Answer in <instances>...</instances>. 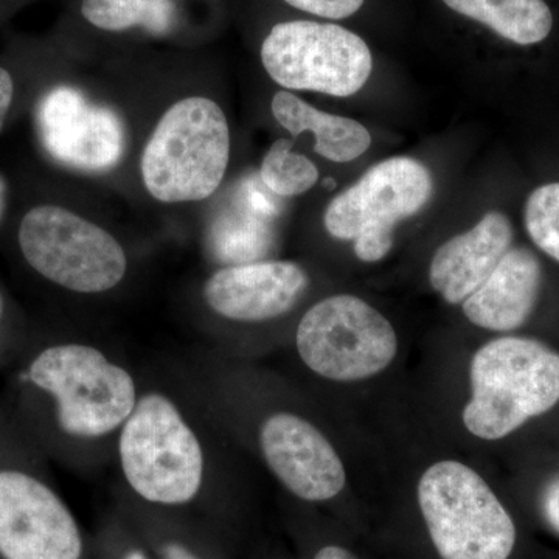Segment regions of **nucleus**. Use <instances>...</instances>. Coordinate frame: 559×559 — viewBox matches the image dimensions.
Masks as SVG:
<instances>
[{
	"label": "nucleus",
	"instance_id": "nucleus-18",
	"mask_svg": "<svg viewBox=\"0 0 559 559\" xmlns=\"http://www.w3.org/2000/svg\"><path fill=\"white\" fill-rule=\"evenodd\" d=\"M249 210L221 216L212 231V248L227 264L252 263L270 252L272 245L271 218L275 205L266 194L252 191Z\"/></svg>",
	"mask_w": 559,
	"mask_h": 559
},
{
	"label": "nucleus",
	"instance_id": "nucleus-27",
	"mask_svg": "<svg viewBox=\"0 0 559 559\" xmlns=\"http://www.w3.org/2000/svg\"><path fill=\"white\" fill-rule=\"evenodd\" d=\"M7 205H9V183L0 175V223H2L3 216H5Z\"/></svg>",
	"mask_w": 559,
	"mask_h": 559
},
{
	"label": "nucleus",
	"instance_id": "nucleus-25",
	"mask_svg": "<svg viewBox=\"0 0 559 559\" xmlns=\"http://www.w3.org/2000/svg\"><path fill=\"white\" fill-rule=\"evenodd\" d=\"M162 559H204L180 540H167L160 547Z\"/></svg>",
	"mask_w": 559,
	"mask_h": 559
},
{
	"label": "nucleus",
	"instance_id": "nucleus-5",
	"mask_svg": "<svg viewBox=\"0 0 559 559\" xmlns=\"http://www.w3.org/2000/svg\"><path fill=\"white\" fill-rule=\"evenodd\" d=\"M22 259L39 277L80 296H100L127 277V250L108 230L58 204H36L17 226Z\"/></svg>",
	"mask_w": 559,
	"mask_h": 559
},
{
	"label": "nucleus",
	"instance_id": "nucleus-15",
	"mask_svg": "<svg viewBox=\"0 0 559 559\" xmlns=\"http://www.w3.org/2000/svg\"><path fill=\"white\" fill-rule=\"evenodd\" d=\"M540 280L538 257L527 248H511L484 285L463 301V312L479 329H520L535 310Z\"/></svg>",
	"mask_w": 559,
	"mask_h": 559
},
{
	"label": "nucleus",
	"instance_id": "nucleus-2",
	"mask_svg": "<svg viewBox=\"0 0 559 559\" xmlns=\"http://www.w3.org/2000/svg\"><path fill=\"white\" fill-rule=\"evenodd\" d=\"M21 381L50 401L55 428L84 471L112 462L142 389V374L120 352L86 337L57 342L40 349Z\"/></svg>",
	"mask_w": 559,
	"mask_h": 559
},
{
	"label": "nucleus",
	"instance_id": "nucleus-23",
	"mask_svg": "<svg viewBox=\"0 0 559 559\" xmlns=\"http://www.w3.org/2000/svg\"><path fill=\"white\" fill-rule=\"evenodd\" d=\"M17 92H20V86H17L13 72L9 68L0 66V134H2L7 121L10 119L11 110H13L14 103H16Z\"/></svg>",
	"mask_w": 559,
	"mask_h": 559
},
{
	"label": "nucleus",
	"instance_id": "nucleus-1",
	"mask_svg": "<svg viewBox=\"0 0 559 559\" xmlns=\"http://www.w3.org/2000/svg\"><path fill=\"white\" fill-rule=\"evenodd\" d=\"M112 462L134 498L186 509L216 476L212 407L197 378L142 374L138 404L121 426Z\"/></svg>",
	"mask_w": 559,
	"mask_h": 559
},
{
	"label": "nucleus",
	"instance_id": "nucleus-9",
	"mask_svg": "<svg viewBox=\"0 0 559 559\" xmlns=\"http://www.w3.org/2000/svg\"><path fill=\"white\" fill-rule=\"evenodd\" d=\"M261 62L280 86L352 97L370 79L366 40L336 24L280 22L261 46Z\"/></svg>",
	"mask_w": 559,
	"mask_h": 559
},
{
	"label": "nucleus",
	"instance_id": "nucleus-11",
	"mask_svg": "<svg viewBox=\"0 0 559 559\" xmlns=\"http://www.w3.org/2000/svg\"><path fill=\"white\" fill-rule=\"evenodd\" d=\"M36 138L47 156L81 171L108 170L124 150L121 121L112 110L70 86H53L35 105Z\"/></svg>",
	"mask_w": 559,
	"mask_h": 559
},
{
	"label": "nucleus",
	"instance_id": "nucleus-28",
	"mask_svg": "<svg viewBox=\"0 0 559 559\" xmlns=\"http://www.w3.org/2000/svg\"><path fill=\"white\" fill-rule=\"evenodd\" d=\"M120 559H148V555L139 547H132V549L124 551Z\"/></svg>",
	"mask_w": 559,
	"mask_h": 559
},
{
	"label": "nucleus",
	"instance_id": "nucleus-24",
	"mask_svg": "<svg viewBox=\"0 0 559 559\" xmlns=\"http://www.w3.org/2000/svg\"><path fill=\"white\" fill-rule=\"evenodd\" d=\"M543 511L550 527L559 533V479L551 481L544 492Z\"/></svg>",
	"mask_w": 559,
	"mask_h": 559
},
{
	"label": "nucleus",
	"instance_id": "nucleus-16",
	"mask_svg": "<svg viewBox=\"0 0 559 559\" xmlns=\"http://www.w3.org/2000/svg\"><path fill=\"white\" fill-rule=\"evenodd\" d=\"M275 120L293 135L311 132L314 151L331 162H352L362 156L371 145L369 130L359 121L319 110L288 91L272 98Z\"/></svg>",
	"mask_w": 559,
	"mask_h": 559
},
{
	"label": "nucleus",
	"instance_id": "nucleus-14",
	"mask_svg": "<svg viewBox=\"0 0 559 559\" xmlns=\"http://www.w3.org/2000/svg\"><path fill=\"white\" fill-rule=\"evenodd\" d=\"M509 216L489 212L473 227L444 242L430 263L432 288L448 304H463L484 285L500 260L513 248Z\"/></svg>",
	"mask_w": 559,
	"mask_h": 559
},
{
	"label": "nucleus",
	"instance_id": "nucleus-4",
	"mask_svg": "<svg viewBox=\"0 0 559 559\" xmlns=\"http://www.w3.org/2000/svg\"><path fill=\"white\" fill-rule=\"evenodd\" d=\"M229 159L226 114L210 98L189 97L162 116L143 150L140 170L154 200L182 204L212 197Z\"/></svg>",
	"mask_w": 559,
	"mask_h": 559
},
{
	"label": "nucleus",
	"instance_id": "nucleus-26",
	"mask_svg": "<svg viewBox=\"0 0 559 559\" xmlns=\"http://www.w3.org/2000/svg\"><path fill=\"white\" fill-rule=\"evenodd\" d=\"M314 559H358L355 557V555L352 554V551H348L347 549H344V547L340 546H326L322 547L316 554Z\"/></svg>",
	"mask_w": 559,
	"mask_h": 559
},
{
	"label": "nucleus",
	"instance_id": "nucleus-3",
	"mask_svg": "<svg viewBox=\"0 0 559 559\" xmlns=\"http://www.w3.org/2000/svg\"><path fill=\"white\" fill-rule=\"evenodd\" d=\"M463 425L481 440H500L559 403V355L527 337H499L471 360Z\"/></svg>",
	"mask_w": 559,
	"mask_h": 559
},
{
	"label": "nucleus",
	"instance_id": "nucleus-10",
	"mask_svg": "<svg viewBox=\"0 0 559 559\" xmlns=\"http://www.w3.org/2000/svg\"><path fill=\"white\" fill-rule=\"evenodd\" d=\"M0 555L5 559H83L79 522L46 481L0 469Z\"/></svg>",
	"mask_w": 559,
	"mask_h": 559
},
{
	"label": "nucleus",
	"instance_id": "nucleus-6",
	"mask_svg": "<svg viewBox=\"0 0 559 559\" xmlns=\"http://www.w3.org/2000/svg\"><path fill=\"white\" fill-rule=\"evenodd\" d=\"M418 503L441 559H509L516 527L487 481L455 460L430 466Z\"/></svg>",
	"mask_w": 559,
	"mask_h": 559
},
{
	"label": "nucleus",
	"instance_id": "nucleus-7",
	"mask_svg": "<svg viewBox=\"0 0 559 559\" xmlns=\"http://www.w3.org/2000/svg\"><path fill=\"white\" fill-rule=\"evenodd\" d=\"M432 191V176L421 162L390 157L337 194L323 224L336 240L355 241L360 261L377 263L392 249L396 224L421 212Z\"/></svg>",
	"mask_w": 559,
	"mask_h": 559
},
{
	"label": "nucleus",
	"instance_id": "nucleus-21",
	"mask_svg": "<svg viewBox=\"0 0 559 559\" xmlns=\"http://www.w3.org/2000/svg\"><path fill=\"white\" fill-rule=\"evenodd\" d=\"M524 221L532 241L559 263V182L540 186L530 194Z\"/></svg>",
	"mask_w": 559,
	"mask_h": 559
},
{
	"label": "nucleus",
	"instance_id": "nucleus-13",
	"mask_svg": "<svg viewBox=\"0 0 559 559\" xmlns=\"http://www.w3.org/2000/svg\"><path fill=\"white\" fill-rule=\"evenodd\" d=\"M308 285L307 271L293 261L227 264L205 280L202 300L224 322L263 323L288 314Z\"/></svg>",
	"mask_w": 559,
	"mask_h": 559
},
{
	"label": "nucleus",
	"instance_id": "nucleus-8",
	"mask_svg": "<svg viewBox=\"0 0 559 559\" xmlns=\"http://www.w3.org/2000/svg\"><path fill=\"white\" fill-rule=\"evenodd\" d=\"M296 349L318 377L352 382L388 369L399 352V340L380 311L359 297L340 294L305 312L296 330Z\"/></svg>",
	"mask_w": 559,
	"mask_h": 559
},
{
	"label": "nucleus",
	"instance_id": "nucleus-20",
	"mask_svg": "<svg viewBox=\"0 0 559 559\" xmlns=\"http://www.w3.org/2000/svg\"><path fill=\"white\" fill-rule=\"evenodd\" d=\"M260 179L275 197L293 198L316 186L319 170L307 156L294 153L289 140L280 139L261 162Z\"/></svg>",
	"mask_w": 559,
	"mask_h": 559
},
{
	"label": "nucleus",
	"instance_id": "nucleus-12",
	"mask_svg": "<svg viewBox=\"0 0 559 559\" xmlns=\"http://www.w3.org/2000/svg\"><path fill=\"white\" fill-rule=\"evenodd\" d=\"M259 450L275 479L307 502H325L347 484L344 463L330 440L310 419L275 411L261 419Z\"/></svg>",
	"mask_w": 559,
	"mask_h": 559
},
{
	"label": "nucleus",
	"instance_id": "nucleus-19",
	"mask_svg": "<svg viewBox=\"0 0 559 559\" xmlns=\"http://www.w3.org/2000/svg\"><path fill=\"white\" fill-rule=\"evenodd\" d=\"M81 13L100 31L140 27L153 35L170 33L178 17L173 0H83Z\"/></svg>",
	"mask_w": 559,
	"mask_h": 559
},
{
	"label": "nucleus",
	"instance_id": "nucleus-17",
	"mask_svg": "<svg viewBox=\"0 0 559 559\" xmlns=\"http://www.w3.org/2000/svg\"><path fill=\"white\" fill-rule=\"evenodd\" d=\"M455 13L487 25L503 39L532 46L550 35L554 16L544 0H443Z\"/></svg>",
	"mask_w": 559,
	"mask_h": 559
},
{
	"label": "nucleus",
	"instance_id": "nucleus-29",
	"mask_svg": "<svg viewBox=\"0 0 559 559\" xmlns=\"http://www.w3.org/2000/svg\"><path fill=\"white\" fill-rule=\"evenodd\" d=\"M3 316V299L2 296H0V320H2Z\"/></svg>",
	"mask_w": 559,
	"mask_h": 559
},
{
	"label": "nucleus",
	"instance_id": "nucleus-22",
	"mask_svg": "<svg viewBox=\"0 0 559 559\" xmlns=\"http://www.w3.org/2000/svg\"><path fill=\"white\" fill-rule=\"evenodd\" d=\"M285 2L305 13L336 21L353 16L364 5V0H285Z\"/></svg>",
	"mask_w": 559,
	"mask_h": 559
}]
</instances>
